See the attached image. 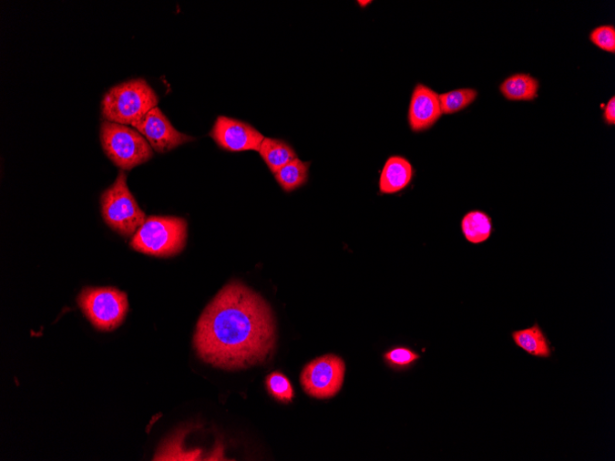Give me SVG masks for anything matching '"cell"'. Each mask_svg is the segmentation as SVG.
<instances>
[{
    "instance_id": "cell-1",
    "label": "cell",
    "mask_w": 615,
    "mask_h": 461,
    "mask_svg": "<svg viewBox=\"0 0 615 461\" xmlns=\"http://www.w3.org/2000/svg\"><path fill=\"white\" fill-rule=\"evenodd\" d=\"M277 343L272 309L244 284L226 285L197 324L194 345L204 362L227 371L265 363Z\"/></svg>"
},
{
    "instance_id": "cell-2",
    "label": "cell",
    "mask_w": 615,
    "mask_h": 461,
    "mask_svg": "<svg viewBox=\"0 0 615 461\" xmlns=\"http://www.w3.org/2000/svg\"><path fill=\"white\" fill-rule=\"evenodd\" d=\"M159 104L154 89L144 78L130 79L111 87L102 101L106 121L133 128Z\"/></svg>"
},
{
    "instance_id": "cell-3",
    "label": "cell",
    "mask_w": 615,
    "mask_h": 461,
    "mask_svg": "<svg viewBox=\"0 0 615 461\" xmlns=\"http://www.w3.org/2000/svg\"><path fill=\"white\" fill-rule=\"evenodd\" d=\"M188 222L177 217H149L132 237L137 251L156 257L179 254L186 247Z\"/></svg>"
},
{
    "instance_id": "cell-4",
    "label": "cell",
    "mask_w": 615,
    "mask_h": 461,
    "mask_svg": "<svg viewBox=\"0 0 615 461\" xmlns=\"http://www.w3.org/2000/svg\"><path fill=\"white\" fill-rule=\"evenodd\" d=\"M101 207L106 223L125 238L134 236L147 220L128 190L124 170L119 171L115 182L103 193Z\"/></svg>"
},
{
    "instance_id": "cell-5",
    "label": "cell",
    "mask_w": 615,
    "mask_h": 461,
    "mask_svg": "<svg viewBox=\"0 0 615 461\" xmlns=\"http://www.w3.org/2000/svg\"><path fill=\"white\" fill-rule=\"evenodd\" d=\"M101 142L108 157L122 170H129L149 161L153 149L147 139L128 126L104 121Z\"/></svg>"
},
{
    "instance_id": "cell-6",
    "label": "cell",
    "mask_w": 615,
    "mask_h": 461,
    "mask_svg": "<svg viewBox=\"0 0 615 461\" xmlns=\"http://www.w3.org/2000/svg\"><path fill=\"white\" fill-rule=\"evenodd\" d=\"M77 303L85 316L103 332L119 327L128 312L127 294L114 288L84 289Z\"/></svg>"
},
{
    "instance_id": "cell-7",
    "label": "cell",
    "mask_w": 615,
    "mask_h": 461,
    "mask_svg": "<svg viewBox=\"0 0 615 461\" xmlns=\"http://www.w3.org/2000/svg\"><path fill=\"white\" fill-rule=\"evenodd\" d=\"M344 374L343 359L335 354H326L306 364L301 384L308 395L316 399H329L341 390Z\"/></svg>"
},
{
    "instance_id": "cell-8",
    "label": "cell",
    "mask_w": 615,
    "mask_h": 461,
    "mask_svg": "<svg viewBox=\"0 0 615 461\" xmlns=\"http://www.w3.org/2000/svg\"><path fill=\"white\" fill-rule=\"evenodd\" d=\"M210 137L220 148L231 152L259 151L266 138L251 125L227 117L217 118Z\"/></svg>"
},
{
    "instance_id": "cell-9",
    "label": "cell",
    "mask_w": 615,
    "mask_h": 461,
    "mask_svg": "<svg viewBox=\"0 0 615 461\" xmlns=\"http://www.w3.org/2000/svg\"><path fill=\"white\" fill-rule=\"evenodd\" d=\"M158 153L169 152L195 138L175 129L169 119L157 107L134 128Z\"/></svg>"
},
{
    "instance_id": "cell-10",
    "label": "cell",
    "mask_w": 615,
    "mask_h": 461,
    "mask_svg": "<svg viewBox=\"0 0 615 461\" xmlns=\"http://www.w3.org/2000/svg\"><path fill=\"white\" fill-rule=\"evenodd\" d=\"M444 115L439 95L424 84H417L410 100L408 123L414 132L431 128Z\"/></svg>"
},
{
    "instance_id": "cell-11",
    "label": "cell",
    "mask_w": 615,
    "mask_h": 461,
    "mask_svg": "<svg viewBox=\"0 0 615 461\" xmlns=\"http://www.w3.org/2000/svg\"><path fill=\"white\" fill-rule=\"evenodd\" d=\"M414 177L411 162L401 156L390 157L382 170L379 190L384 195H395L405 190Z\"/></svg>"
},
{
    "instance_id": "cell-12",
    "label": "cell",
    "mask_w": 615,
    "mask_h": 461,
    "mask_svg": "<svg viewBox=\"0 0 615 461\" xmlns=\"http://www.w3.org/2000/svg\"><path fill=\"white\" fill-rule=\"evenodd\" d=\"M511 337L518 348L532 356L548 359L553 354L552 344L538 323L531 327L514 331Z\"/></svg>"
},
{
    "instance_id": "cell-13",
    "label": "cell",
    "mask_w": 615,
    "mask_h": 461,
    "mask_svg": "<svg viewBox=\"0 0 615 461\" xmlns=\"http://www.w3.org/2000/svg\"><path fill=\"white\" fill-rule=\"evenodd\" d=\"M539 81L530 74L517 73L499 86L502 96L509 101H534L538 97Z\"/></svg>"
},
{
    "instance_id": "cell-14",
    "label": "cell",
    "mask_w": 615,
    "mask_h": 461,
    "mask_svg": "<svg viewBox=\"0 0 615 461\" xmlns=\"http://www.w3.org/2000/svg\"><path fill=\"white\" fill-rule=\"evenodd\" d=\"M258 152L273 174L298 158L294 149L290 144L284 140L272 138H265L262 140Z\"/></svg>"
},
{
    "instance_id": "cell-15",
    "label": "cell",
    "mask_w": 615,
    "mask_h": 461,
    "mask_svg": "<svg viewBox=\"0 0 615 461\" xmlns=\"http://www.w3.org/2000/svg\"><path fill=\"white\" fill-rule=\"evenodd\" d=\"M461 227L466 241L473 244L487 241L493 232L491 218L480 210L468 212L462 220Z\"/></svg>"
},
{
    "instance_id": "cell-16",
    "label": "cell",
    "mask_w": 615,
    "mask_h": 461,
    "mask_svg": "<svg viewBox=\"0 0 615 461\" xmlns=\"http://www.w3.org/2000/svg\"><path fill=\"white\" fill-rule=\"evenodd\" d=\"M310 163L293 159L274 175L281 188L287 193L293 192L303 187L309 178Z\"/></svg>"
},
{
    "instance_id": "cell-17",
    "label": "cell",
    "mask_w": 615,
    "mask_h": 461,
    "mask_svg": "<svg viewBox=\"0 0 615 461\" xmlns=\"http://www.w3.org/2000/svg\"><path fill=\"white\" fill-rule=\"evenodd\" d=\"M478 92L475 88L464 87L445 92L439 95L444 115H453L470 107L477 98Z\"/></svg>"
},
{
    "instance_id": "cell-18",
    "label": "cell",
    "mask_w": 615,
    "mask_h": 461,
    "mask_svg": "<svg viewBox=\"0 0 615 461\" xmlns=\"http://www.w3.org/2000/svg\"><path fill=\"white\" fill-rule=\"evenodd\" d=\"M266 384L270 394L277 401L290 404L295 394L290 380L281 373L272 374L267 377Z\"/></svg>"
},
{
    "instance_id": "cell-19",
    "label": "cell",
    "mask_w": 615,
    "mask_h": 461,
    "mask_svg": "<svg viewBox=\"0 0 615 461\" xmlns=\"http://www.w3.org/2000/svg\"><path fill=\"white\" fill-rule=\"evenodd\" d=\"M387 363L396 370H406L420 359L419 353L408 347H395L384 354Z\"/></svg>"
},
{
    "instance_id": "cell-20",
    "label": "cell",
    "mask_w": 615,
    "mask_h": 461,
    "mask_svg": "<svg viewBox=\"0 0 615 461\" xmlns=\"http://www.w3.org/2000/svg\"><path fill=\"white\" fill-rule=\"evenodd\" d=\"M590 41L600 49L614 54L615 28L613 26H600L594 28L589 35Z\"/></svg>"
},
{
    "instance_id": "cell-21",
    "label": "cell",
    "mask_w": 615,
    "mask_h": 461,
    "mask_svg": "<svg viewBox=\"0 0 615 461\" xmlns=\"http://www.w3.org/2000/svg\"><path fill=\"white\" fill-rule=\"evenodd\" d=\"M604 122L609 126L615 124V98L612 97L606 104L603 111Z\"/></svg>"
}]
</instances>
